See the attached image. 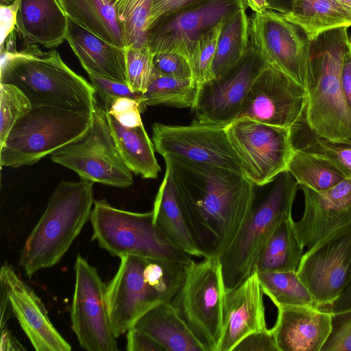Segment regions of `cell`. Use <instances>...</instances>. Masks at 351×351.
Listing matches in <instances>:
<instances>
[{"label": "cell", "mask_w": 351, "mask_h": 351, "mask_svg": "<svg viewBox=\"0 0 351 351\" xmlns=\"http://www.w3.org/2000/svg\"><path fill=\"white\" fill-rule=\"evenodd\" d=\"M191 237L203 258H219L246 219L254 184L243 173L165 158Z\"/></svg>", "instance_id": "1"}, {"label": "cell", "mask_w": 351, "mask_h": 351, "mask_svg": "<svg viewBox=\"0 0 351 351\" xmlns=\"http://www.w3.org/2000/svg\"><path fill=\"white\" fill-rule=\"evenodd\" d=\"M29 44L14 53L1 51L0 83L18 87L33 107L93 112L97 99L90 82L71 70L56 50L43 51Z\"/></svg>", "instance_id": "2"}, {"label": "cell", "mask_w": 351, "mask_h": 351, "mask_svg": "<svg viewBox=\"0 0 351 351\" xmlns=\"http://www.w3.org/2000/svg\"><path fill=\"white\" fill-rule=\"evenodd\" d=\"M298 186L287 170L265 184L254 185L250 212L219 258L226 291L239 285L255 271L256 259L268 239L283 221L292 217Z\"/></svg>", "instance_id": "3"}, {"label": "cell", "mask_w": 351, "mask_h": 351, "mask_svg": "<svg viewBox=\"0 0 351 351\" xmlns=\"http://www.w3.org/2000/svg\"><path fill=\"white\" fill-rule=\"evenodd\" d=\"M93 185L86 180L58 184L21 251L19 265L27 277L56 265L80 234L94 204Z\"/></svg>", "instance_id": "4"}, {"label": "cell", "mask_w": 351, "mask_h": 351, "mask_svg": "<svg viewBox=\"0 0 351 351\" xmlns=\"http://www.w3.org/2000/svg\"><path fill=\"white\" fill-rule=\"evenodd\" d=\"M348 27L328 30L311 41L305 121L316 134L334 141L351 138V112L341 83Z\"/></svg>", "instance_id": "5"}, {"label": "cell", "mask_w": 351, "mask_h": 351, "mask_svg": "<svg viewBox=\"0 0 351 351\" xmlns=\"http://www.w3.org/2000/svg\"><path fill=\"white\" fill-rule=\"evenodd\" d=\"M92 122L93 112L32 107L0 146V166L32 165L84 136Z\"/></svg>", "instance_id": "6"}, {"label": "cell", "mask_w": 351, "mask_h": 351, "mask_svg": "<svg viewBox=\"0 0 351 351\" xmlns=\"http://www.w3.org/2000/svg\"><path fill=\"white\" fill-rule=\"evenodd\" d=\"M90 221L93 239L112 256H136L189 264L191 254L176 248L154 221L153 211L134 213L115 208L106 199L95 200Z\"/></svg>", "instance_id": "7"}, {"label": "cell", "mask_w": 351, "mask_h": 351, "mask_svg": "<svg viewBox=\"0 0 351 351\" xmlns=\"http://www.w3.org/2000/svg\"><path fill=\"white\" fill-rule=\"evenodd\" d=\"M224 287L217 258L193 261L170 303L204 351H218L224 325Z\"/></svg>", "instance_id": "8"}, {"label": "cell", "mask_w": 351, "mask_h": 351, "mask_svg": "<svg viewBox=\"0 0 351 351\" xmlns=\"http://www.w3.org/2000/svg\"><path fill=\"white\" fill-rule=\"evenodd\" d=\"M51 159L75 171L81 180L119 188L133 184L132 172L112 140L106 109L97 101L86 134L52 154Z\"/></svg>", "instance_id": "9"}, {"label": "cell", "mask_w": 351, "mask_h": 351, "mask_svg": "<svg viewBox=\"0 0 351 351\" xmlns=\"http://www.w3.org/2000/svg\"><path fill=\"white\" fill-rule=\"evenodd\" d=\"M243 175L261 186L287 171L294 152L290 129L249 119H238L225 127Z\"/></svg>", "instance_id": "10"}, {"label": "cell", "mask_w": 351, "mask_h": 351, "mask_svg": "<svg viewBox=\"0 0 351 351\" xmlns=\"http://www.w3.org/2000/svg\"><path fill=\"white\" fill-rule=\"evenodd\" d=\"M152 140L163 158L206 164L243 173L224 127L196 120L189 125L155 123Z\"/></svg>", "instance_id": "11"}, {"label": "cell", "mask_w": 351, "mask_h": 351, "mask_svg": "<svg viewBox=\"0 0 351 351\" xmlns=\"http://www.w3.org/2000/svg\"><path fill=\"white\" fill-rule=\"evenodd\" d=\"M249 18L250 43L265 61L307 90L311 41L304 31L271 10L253 12Z\"/></svg>", "instance_id": "12"}, {"label": "cell", "mask_w": 351, "mask_h": 351, "mask_svg": "<svg viewBox=\"0 0 351 351\" xmlns=\"http://www.w3.org/2000/svg\"><path fill=\"white\" fill-rule=\"evenodd\" d=\"M245 6L246 0H196L154 21L147 45L154 54L176 52L188 58L202 34Z\"/></svg>", "instance_id": "13"}, {"label": "cell", "mask_w": 351, "mask_h": 351, "mask_svg": "<svg viewBox=\"0 0 351 351\" xmlns=\"http://www.w3.org/2000/svg\"><path fill=\"white\" fill-rule=\"evenodd\" d=\"M267 64L250 43L238 63L221 75L198 84L192 108L196 121L224 128L234 121L252 84Z\"/></svg>", "instance_id": "14"}, {"label": "cell", "mask_w": 351, "mask_h": 351, "mask_svg": "<svg viewBox=\"0 0 351 351\" xmlns=\"http://www.w3.org/2000/svg\"><path fill=\"white\" fill-rule=\"evenodd\" d=\"M75 287L71 306V328L88 351H117L106 304V285L96 268L80 254L74 266Z\"/></svg>", "instance_id": "15"}, {"label": "cell", "mask_w": 351, "mask_h": 351, "mask_svg": "<svg viewBox=\"0 0 351 351\" xmlns=\"http://www.w3.org/2000/svg\"><path fill=\"white\" fill-rule=\"evenodd\" d=\"M297 272L317 306L331 305L351 278V223L308 250Z\"/></svg>", "instance_id": "16"}, {"label": "cell", "mask_w": 351, "mask_h": 351, "mask_svg": "<svg viewBox=\"0 0 351 351\" xmlns=\"http://www.w3.org/2000/svg\"><path fill=\"white\" fill-rule=\"evenodd\" d=\"M307 101L305 88L267 64L252 84L236 119L290 129L304 117Z\"/></svg>", "instance_id": "17"}, {"label": "cell", "mask_w": 351, "mask_h": 351, "mask_svg": "<svg viewBox=\"0 0 351 351\" xmlns=\"http://www.w3.org/2000/svg\"><path fill=\"white\" fill-rule=\"evenodd\" d=\"M119 258L118 270L105 289L110 325L117 338L162 304L143 276L145 258L125 255Z\"/></svg>", "instance_id": "18"}, {"label": "cell", "mask_w": 351, "mask_h": 351, "mask_svg": "<svg viewBox=\"0 0 351 351\" xmlns=\"http://www.w3.org/2000/svg\"><path fill=\"white\" fill-rule=\"evenodd\" d=\"M1 291L36 351H70L71 345L53 325L47 310L34 289L4 263L0 270Z\"/></svg>", "instance_id": "19"}, {"label": "cell", "mask_w": 351, "mask_h": 351, "mask_svg": "<svg viewBox=\"0 0 351 351\" xmlns=\"http://www.w3.org/2000/svg\"><path fill=\"white\" fill-rule=\"evenodd\" d=\"M299 186L304 193V209L293 226L301 245L308 250L351 223V176L322 191Z\"/></svg>", "instance_id": "20"}, {"label": "cell", "mask_w": 351, "mask_h": 351, "mask_svg": "<svg viewBox=\"0 0 351 351\" xmlns=\"http://www.w3.org/2000/svg\"><path fill=\"white\" fill-rule=\"evenodd\" d=\"M277 308L271 330L279 351L322 350L331 332V312L315 305Z\"/></svg>", "instance_id": "21"}, {"label": "cell", "mask_w": 351, "mask_h": 351, "mask_svg": "<svg viewBox=\"0 0 351 351\" xmlns=\"http://www.w3.org/2000/svg\"><path fill=\"white\" fill-rule=\"evenodd\" d=\"M263 295L256 270L239 285L226 291L224 325L218 351H232L248 335L267 328Z\"/></svg>", "instance_id": "22"}, {"label": "cell", "mask_w": 351, "mask_h": 351, "mask_svg": "<svg viewBox=\"0 0 351 351\" xmlns=\"http://www.w3.org/2000/svg\"><path fill=\"white\" fill-rule=\"evenodd\" d=\"M66 40L88 74L127 84L125 48L106 42L69 19Z\"/></svg>", "instance_id": "23"}, {"label": "cell", "mask_w": 351, "mask_h": 351, "mask_svg": "<svg viewBox=\"0 0 351 351\" xmlns=\"http://www.w3.org/2000/svg\"><path fill=\"white\" fill-rule=\"evenodd\" d=\"M67 25L58 0H21L15 29L27 43L57 47L66 40Z\"/></svg>", "instance_id": "24"}, {"label": "cell", "mask_w": 351, "mask_h": 351, "mask_svg": "<svg viewBox=\"0 0 351 351\" xmlns=\"http://www.w3.org/2000/svg\"><path fill=\"white\" fill-rule=\"evenodd\" d=\"M280 14L310 41L328 30L351 26V10L334 0H287Z\"/></svg>", "instance_id": "25"}, {"label": "cell", "mask_w": 351, "mask_h": 351, "mask_svg": "<svg viewBox=\"0 0 351 351\" xmlns=\"http://www.w3.org/2000/svg\"><path fill=\"white\" fill-rule=\"evenodd\" d=\"M152 211L155 224L173 246L193 256L202 257L187 227L167 166Z\"/></svg>", "instance_id": "26"}, {"label": "cell", "mask_w": 351, "mask_h": 351, "mask_svg": "<svg viewBox=\"0 0 351 351\" xmlns=\"http://www.w3.org/2000/svg\"><path fill=\"white\" fill-rule=\"evenodd\" d=\"M106 117L116 149L130 171L143 178H156L160 167L155 156L154 143L143 125L128 128L107 112Z\"/></svg>", "instance_id": "27"}, {"label": "cell", "mask_w": 351, "mask_h": 351, "mask_svg": "<svg viewBox=\"0 0 351 351\" xmlns=\"http://www.w3.org/2000/svg\"><path fill=\"white\" fill-rule=\"evenodd\" d=\"M135 327L151 337L164 351H204L170 302L151 309Z\"/></svg>", "instance_id": "28"}, {"label": "cell", "mask_w": 351, "mask_h": 351, "mask_svg": "<svg viewBox=\"0 0 351 351\" xmlns=\"http://www.w3.org/2000/svg\"><path fill=\"white\" fill-rule=\"evenodd\" d=\"M71 21L106 42L126 48L114 3L110 0H58Z\"/></svg>", "instance_id": "29"}, {"label": "cell", "mask_w": 351, "mask_h": 351, "mask_svg": "<svg viewBox=\"0 0 351 351\" xmlns=\"http://www.w3.org/2000/svg\"><path fill=\"white\" fill-rule=\"evenodd\" d=\"M304 247L301 245L291 217L283 221L273 232L261 251L255 269L264 271H297L302 257Z\"/></svg>", "instance_id": "30"}, {"label": "cell", "mask_w": 351, "mask_h": 351, "mask_svg": "<svg viewBox=\"0 0 351 351\" xmlns=\"http://www.w3.org/2000/svg\"><path fill=\"white\" fill-rule=\"evenodd\" d=\"M243 7L224 22L213 64L214 78L238 63L250 44V18Z\"/></svg>", "instance_id": "31"}, {"label": "cell", "mask_w": 351, "mask_h": 351, "mask_svg": "<svg viewBox=\"0 0 351 351\" xmlns=\"http://www.w3.org/2000/svg\"><path fill=\"white\" fill-rule=\"evenodd\" d=\"M293 149L315 154L332 162L348 177L351 176V138L334 141L312 132L305 117L290 128Z\"/></svg>", "instance_id": "32"}, {"label": "cell", "mask_w": 351, "mask_h": 351, "mask_svg": "<svg viewBox=\"0 0 351 351\" xmlns=\"http://www.w3.org/2000/svg\"><path fill=\"white\" fill-rule=\"evenodd\" d=\"M287 171L299 186L316 191L328 189L348 177L326 159L299 149H294Z\"/></svg>", "instance_id": "33"}, {"label": "cell", "mask_w": 351, "mask_h": 351, "mask_svg": "<svg viewBox=\"0 0 351 351\" xmlns=\"http://www.w3.org/2000/svg\"><path fill=\"white\" fill-rule=\"evenodd\" d=\"M198 84L192 79H178L157 74L143 93L141 105H165L176 108H193L197 97Z\"/></svg>", "instance_id": "34"}, {"label": "cell", "mask_w": 351, "mask_h": 351, "mask_svg": "<svg viewBox=\"0 0 351 351\" xmlns=\"http://www.w3.org/2000/svg\"><path fill=\"white\" fill-rule=\"evenodd\" d=\"M258 275L264 294L276 307L317 306L309 289L297 271H264L258 273Z\"/></svg>", "instance_id": "35"}, {"label": "cell", "mask_w": 351, "mask_h": 351, "mask_svg": "<svg viewBox=\"0 0 351 351\" xmlns=\"http://www.w3.org/2000/svg\"><path fill=\"white\" fill-rule=\"evenodd\" d=\"M153 0H116L114 5L127 47L147 45Z\"/></svg>", "instance_id": "36"}, {"label": "cell", "mask_w": 351, "mask_h": 351, "mask_svg": "<svg viewBox=\"0 0 351 351\" xmlns=\"http://www.w3.org/2000/svg\"><path fill=\"white\" fill-rule=\"evenodd\" d=\"M186 264L156 258H146L143 276L161 303L170 302L181 287Z\"/></svg>", "instance_id": "37"}, {"label": "cell", "mask_w": 351, "mask_h": 351, "mask_svg": "<svg viewBox=\"0 0 351 351\" xmlns=\"http://www.w3.org/2000/svg\"><path fill=\"white\" fill-rule=\"evenodd\" d=\"M226 20L202 34L189 53L187 59L191 69L193 80L198 84L214 78L213 64L218 40Z\"/></svg>", "instance_id": "38"}, {"label": "cell", "mask_w": 351, "mask_h": 351, "mask_svg": "<svg viewBox=\"0 0 351 351\" xmlns=\"http://www.w3.org/2000/svg\"><path fill=\"white\" fill-rule=\"evenodd\" d=\"M28 97L16 86L0 83V146L15 123L32 108Z\"/></svg>", "instance_id": "39"}, {"label": "cell", "mask_w": 351, "mask_h": 351, "mask_svg": "<svg viewBox=\"0 0 351 351\" xmlns=\"http://www.w3.org/2000/svg\"><path fill=\"white\" fill-rule=\"evenodd\" d=\"M154 56L148 45L125 48L127 84L134 92L143 93L158 74L154 65Z\"/></svg>", "instance_id": "40"}, {"label": "cell", "mask_w": 351, "mask_h": 351, "mask_svg": "<svg viewBox=\"0 0 351 351\" xmlns=\"http://www.w3.org/2000/svg\"><path fill=\"white\" fill-rule=\"evenodd\" d=\"M88 75L96 95L103 101L104 108H108L114 100L121 97L131 98L141 104L143 93L134 92L128 84L99 75Z\"/></svg>", "instance_id": "41"}, {"label": "cell", "mask_w": 351, "mask_h": 351, "mask_svg": "<svg viewBox=\"0 0 351 351\" xmlns=\"http://www.w3.org/2000/svg\"><path fill=\"white\" fill-rule=\"evenodd\" d=\"M321 351H351V309L332 313L331 332Z\"/></svg>", "instance_id": "42"}, {"label": "cell", "mask_w": 351, "mask_h": 351, "mask_svg": "<svg viewBox=\"0 0 351 351\" xmlns=\"http://www.w3.org/2000/svg\"><path fill=\"white\" fill-rule=\"evenodd\" d=\"M154 65L162 75L178 79H192L193 75L187 58L176 52H159L154 54Z\"/></svg>", "instance_id": "43"}, {"label": "cell", "mask_w": 351, "mask_h": 351, "mask_svg": "<svg viewBox=\"0 0 351 351\" xmlns=\"http://www.w3.org/2000/svg\"><path fill=\"white\" fill-rule=\"evenodd\" d=\"M105 109L125 127L135 128L143 125L141 117L143 110L141 104L135 99L128 97L118 98Z\"/></svg>", "instance_id": "44"}, {"label": "cell", "mask_w": 351, "mask_h": 351, "mask_svg": "<svg viewBox=\"0 0 351 351\" xmlns=\"http://www.w3.org/2000/svg\"><path fill=\"white\" fill-rule=\"evenodd\" d=\"M232 351H279L271 329L252 332L244 337Z\"/></svg>", "instance_id": "45"}, {"label": "cell", "mask_w": 351, "mask_h": 351, "mask_svg": "<svg viewBox=\"0 0 351 351\" xmlns=\"http://www.w3.org/2000/svg\"><path fill=\"white\" fill-rule=\"evenodd\" d=\"M128 351H164L147 334L134 326L126 332Z\"/></svg>", "instance_id": "46"}, {"label": "cell", "mask_w": 351, "mask_h": 351, "mask_svg": "<svg viewBox=\"0 0 351 351\" xmlns=\"http://www.w3.org/2000/svg\"><path fill=\"white\" fill-rule=\"evenodd\" d=\"M21 0H14L10 5H0L1 50L8 36L15 29L17 13Z\"/></svg>", "instance_id": "47"}, {"label": "cell", "mask_w": 351, "mask_h": 351, "mask_svg": "<svg viewBox=\"0 0 351 351\" xmlns=\"http://www.w3.org/2000/svg\"><path fill=\"white\" fill-rule=\"evenodd\" d=\"M342 92L346 104L351 112V35L348 37L341 73Z\"/></svg>", "instance_id": "48"}, {"label": "cell", "mask_w": 351, "mask_h": 351, "mask_svg": "<svg viewBox=\"0 0 351 351\" xmlns=\"http://www.w3.org/2000/svg\"><path fill=\"white\" fill-rule=\"evenodd\" d=\"M196 0H153L150 25L161 16L179 9Z\"/></svg>", "instance_id": "49"}, {"label": "cell", "mask_w": 351, "mask_h": 351, "mask_svg": "<svg viewBox=\"0 0 351 351\" xmlns=\"http://www.w3.org/2000/svg\"><path fill=\"white\" fill-rule=\"evenodd\" d=\"M1 351H24L26 349L12 334L6 324L1 328Z\"/></svg>", "instance_id": "50"}, {"label": "cell", "mask_w": 351, "mask_h": 351, "mask_svg": "<svg viewBox=\"0 0 351 351\" xmlns=\"http://www.w3.org/2000/svg\"><path fill=\"white\" fill-rule=\"evenodd\" d=\"M326 309L332 313L351 309V278L339 298Z\"/></svg>", "instance_id": "51"}, {"label": "cell", "mask_w": 351, "mask_h": 351, "mask_svg": "<svg viewBox=\"0 0 351 351\" xmlns=\"http://www.w3.org/2000/svg\"><path fill=\"white\" fill-rule=\"evenodd\" d=\"M246 2L253 12L263 13L269 10L267 0H246Z\"/></svg>", "instance_id": "52"}, {"label": "cell", "mask_w": 351, "mask_h": 351, "mask_svg": "<svg viewBox=\"0 0 351 351\" xmlns=\"http://www.w3.org/2000/svg\"><path fill=\"white\" fill-rule=\"evenodd\" d=\"M287 0H267L269 9L282 13Z\"/></svg>", "instance_id": "53"}, {"label": "cell", "mask_w": 351, "mask_h": 351, "mask_svg": "<svg viewBox=\"0 0 351 351\" xmlns=\"http://www.w3.org/2000/svg\"><path fill=\"white\" fill-rule=\"evenodd\" d=\"M343 5V7L351 10V0H334Z\"/></svg>", "instance_id": "54"}, {"label": "cell", "mask_w": 351, "mask_h": 351, "mask_svg": "<svg viewBox=\"0 0 351 351\" xmlns=\"http://www.w3.org/2000/svg\"><path fill=\"white\" fill-rule=\"evenodd\" d=\"M14 1V0H1V3L0 5H10L12 3H13Z\"/></svg>", "instance_id": "55"}, {"label": "cell", "mask_w": 351, "mask_h": 351, "mask_svg": "<svg viewBox=\"0 0 351 351\" xmlns=\"http://www.w3.org/2000/svg\"><path fill=\"white\" fill-rule=\"evenodd\" d=\"M110 1L114 3V2L116 0H110Z\"/></svg>", "instance_id": "56"}]
</instances>
